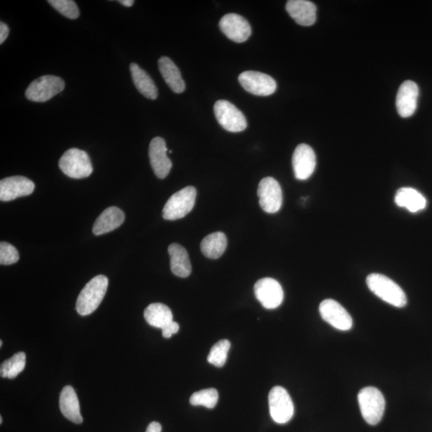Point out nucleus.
Here are the masks:
<instances>
[{
  "instance_id": "2eb2a0df",
  "label": "nucleus",
  "mask_w": 432,
  "mask_h": 432,
  "mask_svg": "<svg viewBox=\"0 0 432 432\" xmlns=\"http://www.w3.org/2000/svg\"><path fill=\"white\" fill-rule=\"evenodd\" d=\"M220 28L223 34L236 43L247 41L251 34V28L247 19L237 14H227L220 21Z\"/></svg>"
},
{
  "instance_id": "b1692460",
  "label": "nucleus",
  "mask_w": 432,
  "mask_h": 432,
  "mask_svg": "<svg viewBox=\"0 0 432 432\" xmlns=\"http://www.w3.org/2000/svg\"><path fill=\"white\" fill-rule=\"evenodd\" d=\"M130 71L134 84L144 97L156 99L158 89L150 76L135 63H131Z\"/></svg>"
},
{
  "instance_id": "f03ea898",
  "label": "nucleus",
  "mask_w": 432,
  "mask_h": 432,
  "mask_svg": "<svg viewBox=\"0 0 432 432\" xmlns=\"http://www.w3.org/2000/svg\"><path fill=\"white\" fill-rule=\"evenodd\" d=\"M367 285L376 296L387 304L396 307H404L408 302L403 289L389 277L374 273L367 276Z\"/></svg>"
},
{
  "instance_id": "f704fd0d",
  "label": "nucleus",
  "mask_w": 432,
  "mask_h": 432,
  "mask_svg": "<svg viewBox=\"0 0 432 432\" xmlns=\"http://www.w3.org/2000/svg\"><path fill=\"white\" fill-rule=\"evenodd\" d=\"M119 3H120L122 5H123V6H125V7H127V8L132 7V5L134 4L133 0H120V1H119Z\"/></svg>"
},
{
  "instance_id": "2f4dec72",
  "label": "nucleus",
  "mask_w": 432,
  "mask_h": 432,
  "mask_svg": "<svg viewBox=\"0 0 432 432\" xmlns=\"http://www.w3.org/2000/svg\"><path fill=\"white\" fill-rule=\"evenodd\" d=\"M178 330H180V325H178L176 322L173 321L171 324L163 327L162 329V335L163 337L166 338V339H170L174 334L177 333Z\"/></svg>"
},
{
  "instance_id": "c85d7f7f",
  "label": "nucleus",
  "mask_w": 432,
  "mask_h": 432,
  "mask_svg": "<svg viewBox=\"0 0 432 432\" xmlns=\"http://www.w3.org/2000/svg\"><path fill=\"white\" fill-rule=\"evenodd\" d=\"M230 347L231 342L227 340H222L217 342L212 347L210 353L207 356V361L217 367L225 366Z\"/></svg>"
},
{
  "instance_id": "aec40b11",
  "label": "nucleus",
  "mask_w": 432,
  "mask_h": 432,
  "mask_svg": "<svg viewBox=\"0 0 432 432\" xmlns=\"http://www.w3.org/2000/svg\"><path fill=\"white\" fill-rule=\"evenodd\" d=\"M59 409L68 420L77 424L82 423L83 417L78 396L72 386L63 387L59 396Z\"/></svg>"
},
{
  "instance_id": "a878e982",
  "label": "nucleus",
  "mask_w": 432,
  "mask_h": 432,
  "mask_svg": "<svg viewBox=\"0 0 432 432\" xmlns=\"http://www.w3.org/2000/svg\"><path fill=\"white\" fill-rule=\"evenodd\" d=\"M144 318L149 325L161 329L173 322L171 309L160 302L149 305L144 311Z\"/></svg>"
},
{
  "instance_id": "4468645a",
  "label": "nucleus",
  "mask_w": 432,
  "mask_h": 432,
  "mask_svg": "<svg viewBox=\"0 0 432 432\" xmlns=\"http://www.w3.org/2000/svg\"><path fill=\"white\" fill-rule=\"evenodd\" d=\"M34 183L24 176H12L0 181V200L8 202L16 198L31 195Z\"/></svg>"
},
{
  "instance_id": "f3484780",
  "label": "nucleus",
  "mask_w": 432,
  "mask_h": 432,
  "mask_svg": "<svg viewBox=\"0 0 432 432\" xmlns=\"http://www.w3.org/2000/svg\"><path fill=\"white\" fill-rule=\"evenodd\" d=\"M419 88L411 81L401 84L396 96V108L402 118L411 117L417 107L419 97Z\"/></svg>"
},
{
  "instance_id": "1a4fd4ad",
  "label": "nucleus",
  "mask_w": 432,
  "mask_h": 432,
  "mask_svg": "<svg viewBox=\"0 0 432 432\" xmlns=\"http://www.w3.org/2000/svg\"><path fill=\"white\" fill-rule=\"evenodd\" d=\"M239 81L247 92L255 96H267L276 90L275 79L268 74L254 71H247L240 74Z\"/></svg>"
},
{
  "instance_id": "bb28decb",
  "label": "nucleus",
  "mask_w": 432,
  "mask_h": 432,
  "mask_svg": "<svg viewBox=\"0 0 432 432\" xmlns=\"http://www.w3.org/2000/svg\"><path fill=\"white\" fill-rule=\"evenodd\" d=\"M25 365H26V354L23 351L18 352L3 362L0 367V375L3 378H16L24 370Z\"/></svg>"
},
{
  "instance_id": "0eeeda50",
  "label": "nucleus",
  "mask_w": 432,
  "mask_h": 432,
  "mask_svg": "<svg viewBox=\"0 0 432 432\" xmlns=\"http://www.w3.org/2000/svg\"><path fill=\"white\" fill-rule=\"evenodd\" d=\"M214 112L218 123L227 132H240L247 127L245 115L230 102L223 99L218 101L215 103Z\"/></svg>"
},
{
  "instance_id": "dca6fc26",
  "label": "nucleus",
  "mask_w": 432,
  "mask_h": 432,
  "mask_svg": "<svg viewBox=\"0 0 432 432\" xmlns=\"http://www.w3.org/2000/svg\"><path fill=\"white\" fill-rule=\"evenodd\" d=\"M167 152L166 142L163 138H153L149 146V158L154 172L160 178H165L172 167V161L167 155Z\"/></svg>"
},
{
  "instance_id": "c9c22d12",
  "label": "nucleus",
  "mask_w": 432,
  "mask_h": 432,
  "mask_svg": "<svg viewBox=\"0 0 432 432\" xmlns=\"http://www.w3.org/2000/svg\"><path fill=\"white\" fill-rule=\"evenodd\" d=\"M3 423V417L0 416V424H2Z\"/></svg>"
},
{
  "instance_id": "ddd939ff",
  "label": "nucleus",
  "mask_w": 432,
  "mask_h": 432,
  "mask_svg": "<svg viewBox=\"0 0 432 432\" xmlns=\"http://www.w3.org/2000/svg\"><path fill=\"white\" fill-rule=\"evenodd\" d=\"M292 166L297 180H307L314 173L316 169V156L315 152L307 144H300L293 154Z\"/></svg>"
},
{
  "instance_id": "f257e3e1",
  "label": "nucleus",
  "mask_w": 432,
  "mask_h": 432,
  "mask_svg": "<svg viewBox=\"0 0 432 432\" xmlns=\"http://www.w3.org/2000/svg\"><path fill=\"white\" fill-rule=\"evenodd\" d=\"M108 279L105 276L94 277L83 288L76 301V311L79 315L85 316L95 311L106 295Z\"/></svg>"
},
{
  "instance_id": "6e6552de",
  "label": "nucleus",
  "mask_w": 432,
  "mask_h": 432,
  "mask_svg": "<svg viewBox=\"0 0 432 432\" xmlns=\"http://www.w3.org/2000/svg\"><path fill=\"white\" fill-rule=\"evenodd\" d=\"M270 414L277 424H284L289 422L294 415V404L289 394L284 387H273L268 397Z\"/></svg>"
},
{
  "instance_id": "39448f33",
  "label": "nucleus",
  "mask_w": 432,
  "mask_h": 432,
  "mask_svg": "<svg viewBox=\"0 0 432 432\" xmlns=\"http://www.w3.org/2000/svg\"><path fill=\"white\" fill-rule=\"evenodd\" d=\"M59 168L66 176L73 178L90 176L93 167L88 153L77 148L69 149L59 162Z\"/></svg>"
},
{
  "instance_id": "9b49d317",
  "label": "nucleus",
  "mask_w": 432,
  "mask_h": 432,
  "mask_svg": "<svg viewBox=\"0 0 432 432\" xmlns=\"http://www.w3.org/2000/svg\"><path fill=\"white\" fill-rule=\"evenodd\" d=\"M256 299L267 309H275L284 300V291L280 282L271 278L258 280L254 287Z\"/></svg>"
},
{
  "instance_id": "a211bd4d",
  "label": "nucleus",
  "mask_w": 432,
  "mask_h": 432,
  "mask_svg": "<svg viewBox=\"0 0 432 432\" xmlns=\"http://www.w3.org/2000/svg\"><path fill=\"white\" fill-rule=\"evenodd\" d=\"M286 10L290 17L301 26L309 27L316 21L317 8L314 3L307 0H289Z\"/></svg>"
},
{
  "instance_id": "4be33fe9",
  "label": "nucleus",
  "mask_w": 432,
  "mask_h": 432,
  "mask_svg": "<svg viewBox=\"0 0 432 432\" xmlns=\"http://www.w3.org/2000/svg\"><path fill=\"white\" fill-rule=\"evenodd\" d=\"M168 253L171 258V269L173 274L181 278L189 276L192 273V265L185 248L178 243H172L168 247Z\"/></svg>"
},
{
  "instance_id": "423d86ee",
  "label": "nucleus",
  "mask_w": 432,
  "mask_h": 432,
  "mask_svg": "<svg viewBox=\"0 0 432 432\" xmlns=\"http://www.w3.org/2000/svg\"><path fill=\"white\" fill-rule=\"evenodd\" d=\"M65 83L58 76H43L34 79L27 88L25 96L29 101L43 103L63 91Z\"/></svg>"
},
{
  "instance_id": "393cba45",
  "label": "nucleus",
  "mask_w": 432,
  "mask_h": 432,
  "mask_svg": "<svg viewBox=\"0 0 432 432\" xmlns=\"http://www.w3.org/2000/svg\"><path fill=\"white\" fill-rule=\"evenodd\" d=\"M227 240L225 233L218 232L207 236L201 242V251L206 257L216 260L225 253Z\"/></svg>"
},
{
  "instance_id": "412c9836",
  "label": "nucleus",
  "mask_w": 432,
  "mask_h": 432,
  "mask_svg": "<svg viewBox=\"0 0 432 432\" xmlns=\"http://www.w3.org/2000/svg\"><path fill=\"white\" fill-rule=\"evenodd\" d=\"M158 65L163 78L174 92L181 94L185 91V83L181 76L180 69L170 58L161 57L158 59Z\"/></svg>"
},
{
  "instance_id": "9d476101",
  "label": "nucleus",
  "mask_w": 432,
  "mask_h": 432,
  "mask_svg": "<svg viewBox=\"0 0 432 432\" xmlns=\"http://www.w3.org/2000/svg\"><path fill=\"white\" fill-rule=\"evenodd\" d=\"M258 196L262 209L274 214L280 210L282 203V193L280 183L272 177L263 178L258 187Z\"/></svg>"
},
{
  "instance_id": "6ab92c4d",
  "label": "nucleus",
  "mask_w": 432,
  "mask_h": 432,
  "mask_svg": "<svg viewBox=\"0 0 432 432\" xmlns=\"http://www.w3.org/2000/svg\"><path fill=\"white\" fill-rule=\"evenodd\" d=\"M125 220L123 212L116 207H110L102 212L94 223V235L101 236L116 230Z\"/></svg>"
},
{
  "instance_id": "7ed1b4c3",
  "label": "nucleus",
  "mask_w": 432,
  "mask_h": 432,
  "mask_svg": "<svg viewBox=\"0 0 432 432\" xmlns=\"http://www.w3.org/2000/svg\"><path fill=\"white\" fill-rule=\"evenodd\" d=\"M362 418L370 425H376L383 418L385 399L382 392L374 387L362 389L358 395Z\"/></svg>"
},
{
  "instance_id": "20e7f679",
  "label": "nucleus",
  "mask_w": 432,
  "mask_h": 432,
  "mask_svg": "<svg viewBox=\"0 0 432 432\" xmlns=\"http://www.w3.org/2000/svg\"><path fill=\"white\" fill-rule=\"evenodd\" d=\"M197 192L195 187L188 186L174 194L163 209V217L166 220H177L185 217L195 206Z\"/></svg>"
},
{
  "instance_id": "e433bc0d",
  "label": "nucleus",
  "mask_w": 432,
  "mask_h": 432,
  "mask_svg": "<svg viewBox=\"0 0 432 432\" xmlns=\"http://www.w3.org/2000/svg\"><path fill=\"white\" fill-rule=\"evenodd\" d=\"M2 345H3V342L1 340V342H0V347H2Z\"/></svg>"
},
{
  "instance_id": "7c9ffc66",
  "label": "nucleus",
  "mask_w": 432,
  "mask_h": 432,
  "mask_svg": "<svg viewBox=\"0 0 432 432\" xmlns=\"http://www.w3.org/2000/svg\"><path fill=\"white\" fill-rule=\"evenodd\" d=\"M19 259L17 248L7 242L0 243V264L12 265L16 264Z\"/></svg>"
},
{
  "instance_id": "cd10ccee",
  "label": "nucleus",
  "mask_w": 432,
  "mask_h": 432,
  "mask_svg": "<svg viewBox=\"0 0 432 432\" xmlns=\"http://www.w3.org/2000/svg\"><path fill=\"white\" fill-rule=\"evenodd\" d=\"M218 394L215 389H203L195 392L190 398L193 406H203L207 409H214L218 403Z\"/></svg>"
},
{
  "instance_id": "72a5a7b5",
  "label": "nucleus",
  "mask_w": 432,
  "mask_h": 432,
  "mask_svg": "<svg viewBox=\"0 0 432 432\" xmlns=\"http://www.w3.org/2000/svg\"><path fill=\"white\" fill-rule=\"evenodd\" d=\"M162 426L158 422H152L150 424L147 426L146 432H161Z\"/></svg>"
},
{
  "instance_id": "5701e85b",
  "label": "nucleus",
  "mask_w": 432,
  "mask_h": 432,
  "mask_svg": "<svg viewBox=\"0 0 432 432\" xmlns=\"http://www.w3.org/2000/svg\"><path fill=\"white\" fill-rule=\"evenodd\" d=\"M397 206L407 208L411 213L424 210L426 206V198L420 192L411 187H402L395 194Z\"/></svg>"
},
{
  "instance_id": "c756f323",
  "label": "nucleus",
  "mask_w": 432,
  "mask_h": 432,
  "mask_svg": "<svg viewBox=\"0 0 432 432\" xmlns=\"http://www.w3.org/2000/svg\"><path fill=\"white\" fill-rule=\"evenodd\" d=\"M48 3L57 12L68 19H76L79 17L77 4L72 0H49Z\"/></svg>"
},
{
  "instance_id": "f8f14e48",
  "label": "nucleus",
  "mask_w": 432,
  "mask_h": 432,
  "mask_svg": "<svg viewBox=\"0 0 432 432\" xmlns=\"http://www.w3.org/2000/svg\"><path fill=\"white\" fill-rule=\"evenodd\" d=\"M320 313L322 320L338 330L349 331L353 325L349 313L334 300L322 301L320 305Z\"/></svg>"
},
{
  "instance_id": "473e14b6",
  "label": "nucleus",
  "mask_w": 432,
  "mask_h": 432,
  "mask_svg": "<svg viewBox=\"0 0 432 432\" xmlns=\"http://www.w3.org/2000/svg\"><path fill=\"white\" fill-rule=\"evenodd\" d=\"M9 34V28L6 23H0V44H3L6 41Z\"/></svg>"
}]
</instances>
